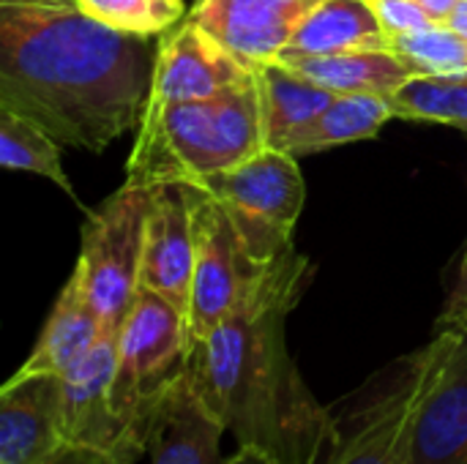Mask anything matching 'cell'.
I'll list each match as a JSON object with an SVG mask.
<instances>
[{
  "label": "cell",
  "instance_id": "6da1fadb",
  "mask_svg": "<svg viewBox=\"0 0 467 464\" xmlns=\"http://www.w3.org/2000/svg\"><path fill=\"white\" fill-rule=\"evenodd\" d=\"M159 44L79 5H0V109L101 153L142 123Z\"/></svg>",
  "mask_w": 467,
  "mask_h": 464
},
{
  "label": "cell",
  "instance_id": "7a4b0ae2",
  "mask_svg": "<svg viewBox=\"0 0 467 464\" xmlns=\"http://www.w3.org/2000/svg\"><path fill=\"white\" fill-rule=\"evenodd\" d=\"M309 260L293 246L254 273L235 309L189 347L186 372L233 435L285 464H320L339 421L301 377L287 320L309 284Z\"/></svg>",
  "mask_w": 467,
  "mask_h": 464
},
{
  "label": "cell",
  "instance_id": "3957f363",
  "mask_svg": "<svg viewBox=\"0 0 467 464\" xmlns=\"http://www.w3.org/2000/svg\"><path fill=\"white\" fill-rule=\"evenodd\" d=\"M265 148L263 101L254 79L216 98L148 107L126 161V180L200 186Z\"/></svg>",
  "mask_w": 467,
  "mask_h": 464
},
{
  "label": "cell",
  "instance_id": "277c9868",
  "mask_svg": "<svg viewBox=\"0 0 467 464\" xmlns=\"http://www.w3.org/2000/svg\"><path fill=\"white\" fill-rule=\"evenodd\" d=\"M189 364L186 312L164 295L140 287L118 334L115 410L137 443H148V427L161 394Z\"/></svg>",
  "mask_w": 467,
  "mask_h": 464
},
{
  "label": "cell",
  "instance_id": "5b68a950",
  "mask_svg": "<svg viewBox=\"0 0 467 464\" xmlns=\"http://www.w3.org/2000/svg\"><path fill=\"white\" fill-rule=\"evenodd\" d=\"M230 216L254 268H265L293 243L306 186L296 156L265 148L254 159L200 183Z\"/></svg>",
  "mask_w": 467,
  "mask_h": 464
},
{
  "label": "cell",
  "instance_id": "8992f818",
  "mask_svg": "<svg viewBox=\"0 0 467 464\" xmlns=\"http://www.w3.org/2000/svg\"><path fill=\"white\" fill-rule=\"evenodd\" d=\"M150 186L126 180L82 224L77 271L107 334H120L142 287V249Z\"/></svg>",
  "mask_w": 467,
  "mask_h": 464
},
{
  "label": "cell",
  "instance_id": "52a82bcc",
  "mask_svg": "<svg viewBox=\"0 0 467 464\" xmlns=\"http://www.w3.org/2000/svg\"><path fill=\"white\" fill-rule=\"evenodd\" d=\"M405 427V464H467V331H435Z\"/></svg>",
  "mask_w": 467,
  "mask_h": 464
},
{
  "label": "cell",
  "instance_id": "ba28073f",
  "mask_svg": "<svg viewBox=\"0 0 467 464\" xmlns=\"http://www.w3.org/2000/svg\"><path fill=\"white\" fill-rule=\"evenodd\" d=\"M427 347L386 366L339 421L326 464H405V427L424 375Z\"/></svg>",
  "mask_w": 467,
  "mask_h": 464
},
{
  "label": "cell",
  "instance_id": "9c48e42d",
  "mask_svg": "<svg viewBox=\"0 0 467 464\" xmlns=\"http://www.w3.org/2000/svg\"><path fill=\"white\" fill-rule=\"evenodd\" d=\"M194 194V227H197V257L189 293V347L211 334L241 301L244 290L257 271L246 257L238 232L224 208L200 186Z\"/></svg>",
  "mask_w": 467,
  "mask_h": 464
},
{
  "label": "cell",
  "instance_id": "30bf717a",
  "mask_svg": "<svg viewBox=\"0 0 467 464\" xmlns=\"http://www.w3.org/2000/svg\"><path fill=\"white\" fill-rule=\"evenodd\" d=\"M257 79L230 49H224L192 16L181 19L159 41L148 107L216 98Z\"/></svg>",
  "mask_w": 467,
  "mask_h": 464
},
{
  "label": "cell",
  "instance_id": "8fae6325",
  "mask_svg": "<svg viewBox=\"0 0 467 464\" xmlns=\"http://www.w3.org/2000/svg\"><path fill=\"white\" fill-rule=\"evenodd\" d=\"M118 334H104L96 347L60 377L63 429L68 443L96 446L115 454L120 462L137 464L145 446L137 443L115 410Z\"/></svg>",
  "mask_w": 467,
  "mask_h": 464
},
{
  "label": "cell",
  "instance_id": "7c38bea8",
  "mask_svg": "<svg viewBox=\"0 0 467 464\" xmlns=\"http://www.w3.org/2000/svg\"><path fill=\"white\" fill-rule=\"evenodd\" d=\"M197 257L194 194L189 183L150 186L142 249V287L189 309Z\"/></svg>",
  "mask_w": 467,
  "mask_h": 464
},
{
  "label": "cell",
  "instance_id": "4fadbf2b",
  "mask_svg": "<svg viewBox=\"0 0 467 464\" xmlns=\"http://www.w3.org/2000/svg\"><path fill=\"white\" fill-rule=\"evenodd\" d=\"M323 0H197L192 19L202 25L246 68L274 63L301 22Z\"/></svg>",
  "mask_w": 467,
  "mask_h": 464
},
{
  "label": "cell",
  "instance_id": "5bb4252c",
  "mask_svg": "<svg viewBox=\"0 0 467 464\" xmlns=\"http://www.w3.org/2000/svg\"><path fill=\"white\" fill-rule=\"evenodd\" d=\"M66 443L60 377L16 369L0 391V464H49Z\"/></svg>",
  "mask_w": 467,
  "mask_h": 464
},
{
  "label": "cell",
  "instance_id": "9a60e30c",
  "mask_svg": "<svg viewBox=\"0 0 467 464\" xmlns=\"http://www.w3.org/2000/svg\"><path fill=\"white\" fill-rule=\"evenodd\" d=\"M224 435V424L183 369L153 407L145 457L148 464H227L222 457Z\"/></svg>",
  "mask_w": 467,
  "mask_h": 464
},
{
  "label": "cell",
  "instance_id": "2e32d148",
  "mask_svg": "<svg viewBox=\"0 0 467 464\" xmlns=\"http://www.w3.org/2000/svg\"><path fill=\"white\" fill-rule=\"evenodd\" d=\"M107 331L85 293L82 276L74 268L38 334L33 353L19 369L63 377L71 366H77L96 347V342Z\"/></svg>",
  "mask_w": 467,
  "mask_h": 464
},
{
  "label": "cell",
  "instance_id": "e0dca14e",
  "mask_svg": "<svg viewBox=\"0 0 467 464\" xmlns=\"http://www.w3.org/2000/svg\"><path fill=\"white\" fill-rule=\"evenodd\" d=\"M361 49H394L369 0H323L296 30L276 60L306 55H339Z\"/></svg>",
  "mask_w": 467,
  "mask_h": 464
},
{
  "label": "cell",
  "instance_id": "ac0fdd59",
  "mask_svg": "<svg viewBox=\"0 0 467 464\" xmlns=\"http://www.w3.org/2000/svg\"><path fill=\"white\" fill-rule=\"evenodd\" d=\"M320 88L342 96V93H372L391 98L405 82L416 74L394 49H361V52H339V55H306L279 60Z\"/></svg>",
  "mask_w": 467,
  "mask_h": 464
},
{
  "label": "cell",
  "instance_id": "d6986e66",
  "mask_svg": "<svg viewBox=\"0 0 467 464\" xmlns=\"http://www.w3.org/2000/svg\"><path fill=\"white\" fill-rule=\"evenodd\" d=\"M391 118H394L391 98L372 96V93H342L312 123L298 129L279 150L298 159L339 145L372 139Z\"/></svg>",
  "mask_w": 467,
  "mask_h": 464
},
{
  "label": "cell",
  "instance_id": "ffe728a7",
  "mask_svg": "<svg viewBox=\"0 0 467 464\" xmlns=\"http://www.w3.org/2000/svg\"><path fill=\"white\" fill-rule=\"evenodd\" d=\"M257 88L263 101L265 145L274 150H279L298 129L312 123L337 98V93L320 88L279 60L257 68Z\"/></svg>",
  "mask_w": 467,
  "mask_h": 464
},
{
  "label": "cell",
  "instance_id": "44dd1931",
  "mask_svg": "<svg viewBox=\"0 0 467 464\" xmlns=\"http://www.w3.org/2000/svg\"><path fill=\"white\" fill-rule=\"evenodd\" d=\"M0 164L5 170L47 178L71 200H77L63 167V145L41 126L11 109H0Z\"/></svg>",
  "mask_w": 467,
  "mask_h": 464
},
{
  "label": "cell",
  "instance_id": "7402d4cb",
  "mask_svg": "<svg viewBox=\"0 0 467 464\" xmlns=\"http://www.w3.org/2000/svg\"><path fill=\"white\" fill-rule=\"evenodd\" d=\"M394 118L457 126L467 134V74L413 77L391 96Z\"/></svg>",
  "mask_w": 467,
  "mask_h": 464
},
{
  "label": "cell",
  "instance_id": "603a6c76",
  "mask_svg": "<svg viewBox=\"0 0 467 464\" xmlns=\"http://www.w3.org/2000/svg\"><path fill=\"white\" fill-rule=\"evenodd\" d=\"M394 52L416 77L467 74V36L449 25H432L419 33L394 38Z\"/></svg>",
  "mask_w": 467,
  "mask_h": 464
},
{
  "label": "cell",
  "instance_id": "cb8c5ba5",
  "mask_svg": "<svg viewBox=\"0 0 467 464\" xmlns=\"http://www.w3.org/2000/svg\"><path fill=\"white\" fill-rule=\"evenodd\" d=\"M77 5L109 27L140 36L167 33L186 14L183 0H77Z\"/></svg>",
  "mask_w": 467,
  "mask_h": 464
},
{
  "label": "cell",
  "instance_id": "d4e9b609",
  "mask_svg": "<svg viewBox=\"0 0 467 464\" xmlns=\"http://www.w3.org/2000/svg\"><path fill=\"white\" fill-rule=\"evenodd\" d=\"M378 19L383 22L386 33L391 38L408 36V33H419L427 30L432 25H438L416 0H369Z\"/></svg>",
  "mask_w": 467,
  "mask_h": 464
},
{
  "label": "cell",
  "instance_id": "484cf974",
  "mask_svg": "<svg viewBox=\"0 0 467 464\" xmlns=\"http://www.w3.org/2000/svg\"><path fill=\"white\" fill-rule=\"evenodd\" d=\"M435 331H467V246L460 260L454 287L446 298V306L435 323Z\"/></svg>",
  "mask_w": 467,
  "mask_h": 464
},
{
  "label": "cell",
  "instance_id": "4316f807",
  "mask_svg": "<svg viewBox=\"0 0 467 464\" xmlns=\"http://www.w3.org/2000/svg\"><path fill=\"white\" fill-rule=\"evenodd\" d=\"M49 464H126L120 462L115 454L96 449V446H82V443H66Z\"/></svg>",
  "mask_w": 467,
  "mask_h": 464
},
{
  "label": "cell",
  "instance_id": "83f0119b",
  "mask_svg": "<svg viewBox=\"0 0 467 464\" xmlns=\"http://www.w3.org/2000/svg\"><path fill=\"white\" fill-rule=\"evenodd\" d=\"M438 25H446L449 19H451V14L457 11V5L462 3V0H416Z\"/></svg>",
  "mask_w": 467,
  "mask_h": 464
},
{
  "label": "cell",
  "instance_id": "f1b7e54d",
  "mask_svg": "<svg viewBox=\"0 0 467 464\" xmlns=\"http://www.w3.org/2000/svg\"><path fill=\"white\" fill-rule=\"evenodd\" d=\"M227 464H285V462H279V459H274V457H268V454H263V451H257V449H238L233 457H227Z\"/></svg>",
  "mask_w": 467,
  "mask_h": 464
},
{
  "label": "cell",
  "instance_id": "f546056e",
  "mask_svg": "<svg viewBox=\"0 0 467 464\" xmlns=\"http://www.w3.org/2000/svg\"><path fill=\"white\" fill-rule=\"evenodd\" d=\"M0 5H38V8H66L77 0H0Z\"/></svg>",
  "mask_w": 467,
  "mask_h": 464
}]
</instances>
